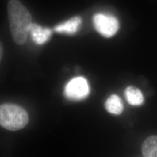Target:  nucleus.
I'll return each instance as SVG.
<instances>
[{
    "mask_svg": "<svg viewBox=\"0 0 157 157\" xmlns=\"http://www.w3.org/2000/svg\"><path fill=\"white\" fill-rule=\"evenodd\" d=\"M93 22L96 31L106 38L112 37L119 29L117 17L108 14H95L93 18Z\"/></svg>",
    "mask_w": 157,
    "mask_h": 157,
    "instance_id": "nucleus-3",
    "label": "nucleus"
},
{
    "mask_svg": "<svg viewBox=\"0 0 157 157\" xmlns=\"http://www.w3.org/2000/svg\"><path fill=\"white\" fill-rule=\"evenodd\" d=\"M90 93V86L87 79L78 76L71 79L64 89V94L69 100L79 101L86 98Z\"/></svg>",
    "mask_w": 157,
    "mask_h": 157,
    "instance_id": "nucleus-4",
    "label": "nucleus"
},
{
    "mask_svg": "<svg viewBox=\"0 0 157 157\" xmlns=\"http://www.w3.org/2000/svg\"><path fill=\"white\" fill-rule=\"evenodd\" d=\"M105 107L107 111L114 115H120L123 112L124 104L121 98L117 95H111L105 102Z\"/></svg>",
    "mask_w": 157,
    "mask_h": 157,
    "instance_id": "nucleus-8",
    "label": "nucleus"
},
{
    "mask_svg": "<svg viewBox=\"0 0 157 157\" xmlns=\"http://www.w3.org/2000/svg\"><path fill=\"white\" fill-rule=\"evenodd\" d=\"M2 56H3V46L1 42L0 41V63L2 60Z\"/></svg>",
    "mask_w": 157,
    "mask_h": 157,
    "instance_id": "nucleus-10",
    "label": "nucleus"
},
{
    "mask_svg": "<svg viewBox=\"0 0 157 157\" xmlns=\"http://www.w3.org/2000/svg\"><path fill=\"white\" fill-rule=\"evenodd\" d=\"M29 122L28 112L19 105L6 103L0 105V125L7 130L17 131Z\"/></svg>",
    "mask_w": 157,
    "mask_h": 157,
    "instance_id": "nucleus-2",
    "label": "nucleus"
},
{
    "mask_svg": "<svg viewBox=\"0 0 157 157\" xmlns=\"http://www.w3.org/2000/svg\"><path fill=\"white\" fill-rule=\"evenodd\" d=\"M126 99L130 105L139 106L144 102V97L140 90L138 88L130 86L124 91Z\"/></svg>",
    "mask_w": 157,
    "mask_h": 157,
    "instance_id": "nucleus-7",
    "label": "nucleus"
},
{
    "mask_svg": "<svg viewBox=\"0 0 157 157\" xmlns=\"http://www.w3.org/2000/svg\"><path fill=\"white\" fill-rule=\"evenodd\" d=\"M82 20L79 17H75L54 28V30L59 33L72 35L77 33L82 26Z\"/></svg>",
    "mask_w": 157,
    "mask_h": 157,
    "instance_id": "nucleus-5",
    "label": "nucleus"
},
{
    "mask_svg": "<svg viewBox=\"0 0 157 157\" xmlns=\"http://www.w3.org/2000/svg\"><path fill=\"white\" fill-rule=\"evenodd\" d=\"M29 33L34 42L37 44L41 45L50 39L52 31L50 29L43 28L38 24L33 23Z\"/></svg>",
    "mask_w": 157,
    "mask_h": 157,
    "instance_id": "nucleus-6",
    "label": "nucleus"
},
{
    "mask_svg": "<svg viewBox=\"0 0 157 157\" xmlns=\"http://www.w3.org/2000/svg\"><path fill=\"white\" fill-rule=\"evenodd\" d=\"M8 14L12 39L17 44H24L33 24L31 14L19 0L8 2Z\"/></svg>",
    "mask_w": 157,
    "mask_h": 157,
    "instance_id": "nucleus-1",
    "label": "nucleus"
},
{
    "mask_svg": "<svg viewBox=\"0 0 157 157\" xmlns=\"http://www.w3.org/2000/svg\"><path fill=\"white\" fill-rule=\"evenodd\" d=\"M141 151L144 157H157V136H151L143 142Z\"/></svg>",
    "mask_w": 157,
    "mask_h": 157,
    "instance_id": "nucleus-9",
    "label": "nucleus"
}]
</instances>
